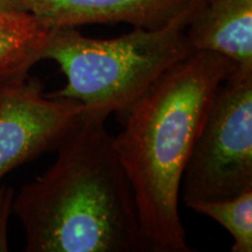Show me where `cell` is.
<instances>
[{"instance_id": "obj_1", "label": "cell", "mask_w": 252, "mask_h": 252, "mask_svg": "<svg viewBox=\"0 0 252 252\" xmlns=\"http://www.w3.org/2000/svg\"><path fill=\"white\" fill-rule=\"evenodd\" d=\"M236 68L217 53H191L154 82L112 135L151 252L193 251L179 212L182 176L214 96Z\"/></svg>"}, {"instance_id": "obj_2", "label": "cell", "mask_w": 252, "mask_h": 252, "mask_svg": "<svg viewBox=\"0 0 252 252\" xmlns=\"http://www.w3.org/2000/svg\"><path fill=\"white\" fill-rule=\"evenodd\" d=\"M105 119L84 113L53 166L13 196L26 252L150 251Z\"/></svg>"}, {"instance_id": "obj_3", "label": "cell", "mask_w": 252, "mask_h": 252, "mask_svg": "<svg viewBox=\"0 0 252 252\" xmlns=\"http://www.w3.org/2000/svg\"><path fill=\"white\" fill-rule=\"evenodd\" d=\"M198 1L161 27H133L113 39L86 36L75 27L49 30L40 61L58 63L67 83L48 94L77 100L105 118L124 116L158 78L194 53L186 27Z\"/></svg>"}, {"instance_id": "obj_4", "label": "cell", "mask_w": 252, "mask_h": 252, "mask_svg": "<svg viewBox=\"0 0 252 252\" xmlns=\"http://www.w3.org/2000/svg\"><path fill=\"white\" fill-rule=\"evenodd\" d=\"M252 188V70L236 68L217 89L186 166L180 198L224 200Z\"/></svg>"}, {"instance_id": "obj_5", "label": "cell", "mask_w": 252, "mask_h": 252, "mask_svg": "<svg viewBox=\"0 0 252 252\" xmlns=\"http://www.w3.org/2000/svg\"><path fill=\"white\" fill-rule=\"evenodd\" d=\"M88 110L56 98L30 75L0 82V181L17 167L58 149Z\"/></svg>"}, {"instance_id": "obj_6", "label": "cell", "mask_w": 252, "mask_h": 252, "mask_svg": "<svg viewBox=\"0 0 252 252\" xmlns=\"http://www.w3.org/2000/svg\"><path fill=\"white\" fill-rule=\"evenodd\" d=\"M48 30L94 24L158 28L197 0H18Z\"/></svg>"}, {"instance_id": "obj_7", "label": "cell", "mask_w": 252, "mask_h": 252, "mask_svg": "<svg viewBox=\"0 0 252 252\" xmlns=\"http://www.w3.org/2000/svg\"><path fill=\"white\" fill-rule=\"evenodd\" d=\"M194 52H214L252 70V0H200L186 27Z\"/></svg>"}, {"instance_id": "obj_8", "label": "cell", "mask_w": 252, "mask_h": 252, "mask_svg": "<svg viewBox=\"0 0 252 252\" xmlns=\"http://www.w3.org/2000/svg\"><path fill=\"white\" fill-rule=\"evenodd\" d=\"M48 32L26 11L0 13V82L28 75L40 61Z\"/></svg>"}, {"instance_id": "obj_9", "label": "cell", "mask_w": 252, "mask_h": 252, "mask_svg": "<svg viewBox=\"0 0 252 252\" xmlns=\"http://www.w3.org/2000/svg\"><path fill=\"white\" fill-rule=\"evenodd\" d=\"M187 207L222 225L234 238L232 252L252 251V188L224 200L198 201Z\"/></svg>"}, {"instance_id": "obj_10", "label": "cell", "mask_w": 252, "mask_h": 252, "mask_svg": "<svg viewBox=\"0 0 252 252\" xmlns=\"http://www.w3.org/2000/svg\"><path fill=\"white\" fill-rule=\"evenodd\" d=\"M14 191L7 188L4 196L0 200V251H7V220L12 213V201H13Z\"/></svg>"}, {"instance_id": "obj_11", "label": "cell", "mask_w": 252, "mask_h": 252, "mask_svg": "<svg viewBox=\"0 0 252 252\" xmlns=\"http://www.w3.org/2000/svg\"><path fill=\"white\" fill-rule=\"evenodd\" d=\"M25 11L18 0H0V13Z\"/></svg>"}, {"instance_id": "obj_12", "label": "cell", "mask_w": 252, "mask_h": 252, "mask_svg": "<svg viewBox=\"0 0 252 252\" xmlns=\"http://www.w3.org/2000/svg\"><path fill=\"white\" fill-rule=\"evenodd\" d=\"M7 188H8V187H5V186H1V185H0V200H1V197L4 196L5 191L7 190Z\"/></svg>"}]
</instances>
